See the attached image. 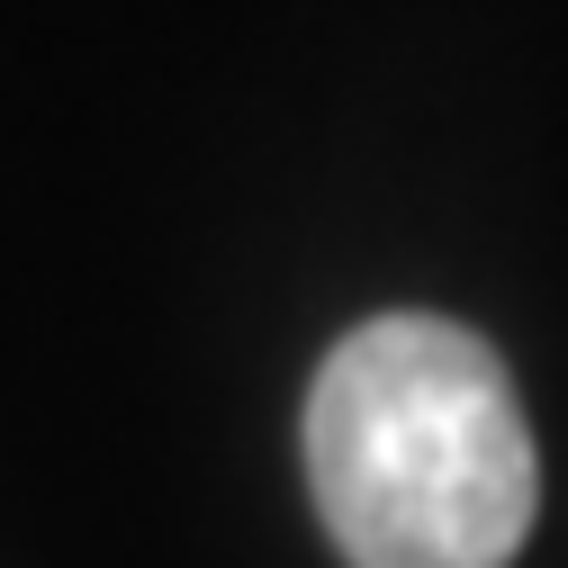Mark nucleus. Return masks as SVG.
Returning a JSON list of instances; mask_svg holds the SVG:
<instances>
[{"label": "nucleus", "instance_id": "nucleus-1", "mask_svg": "<svg viewBox=\"0 0 568 568\" xmlns=\"http://www.w3.org/2000/svg\"><path fill=\"white\" fill-rule=\"evenodd\" d=\"M307 478L352 568H506L541 506L524 397L452 316H371L325 352Z\"/></svg>", "mask_w": 568, "mask_h": 568}]
</instances>
